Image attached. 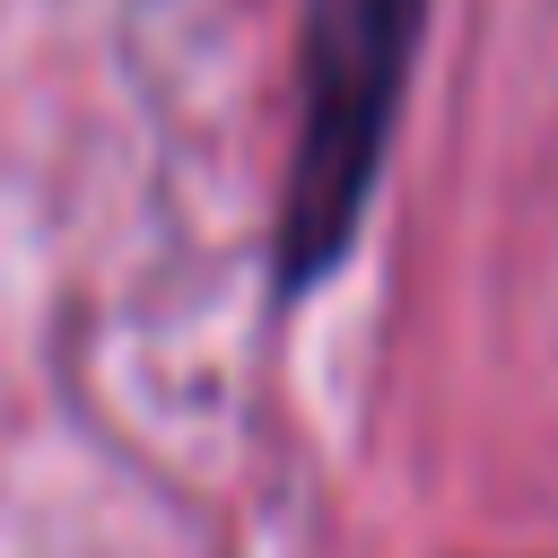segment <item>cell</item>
<instances>
[{
  "instance_id": "1",
  "label": "cell",
  "mask_w": 558,
  "mask_h": 558,
  "mask_svg": "<svg viewBox=\"0 0 558 558\" xmlns=\"http://www.w3.org/2000/svg\"><path fill=\"white\" fill-rule=\"evenodd\" d=\"M427 35V0H305L296 17V131L279 174V296H305L340 270L366 227L375 174L392 157V122L410 96V61Z\"/></svg>"
}]
</instances>
